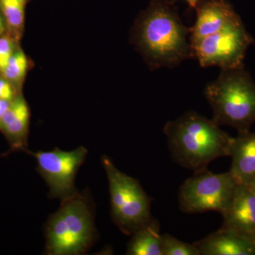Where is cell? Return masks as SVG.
Segmentation results:
<instances>
[{
    "mask_svg": "<svg viewBox=\"0 0 255 255\" xmlns=\"http://www.w3.org/2000/svg\"><path fill=\"white\" fill-rule=\"evenodd\" d=\"M196 19L191 28L190 43L217 33L241 20L226 0H207L196 6Z\"/></svg>",
    "mask_w": 255,
    "mask_h": 255,
    "instance_id": "obj_9",
    "label": "cell"
},
{
    "mask_svg": "<svg viewBox=\"0 0 255 255\" xmlns=\"http://www.w3.org/2000/svg\"><path fill=\"white\" fill-rule=\"evenodd\" d=\"M184 1L188 3L191 7L196 8V6L200 2L201 0H184Z\"/></svg>",
    "mask_w": 255,
    "mask_h": 255,
    "instance_id": "obj_22",
    "label": "cell"
},
{
    "mask_svg": "<svg viewBox=\"0 0 255 255\" xmlns=\"http://www.w3.org/2000/svg\"><path fill=\"white\" fill-rule=\"evenodd\" d=\"M107 172L114 223L127 235H132L151 220L149 196L136 179L119 171L108 157H102Z\"/></svg>",
    "mask_w": 255,
    "mask_h": 255,
    "instance_id": "obj_5",
    "label": "cell"
},
{
    "mask_svg": "<svg viewBox=\"0 0 255 255\" xmlns=\"http://www.w3.org/2000/svg\"><path fill=\"white\" fill-rule=\"evenodd\" d=\"M14 91L9 82L0 79V100L12 101Z\"/></svg>",
    "mask_w": 255,
    "mask_h": 255,
    "instance_id": "obj_19",
    "label": "cell"
},
{
    "mask_svg": "<svg viewBox=\"0 0 255 255\" xmlns=\"http://www.w3.org/2000/svg\"><path fill=\"white\" fill-rule=\"evenodd\" d=\"M191 28L166 1H154L138 25V45L153 68H172L193 58Z\"/></svg>",
    "mask_w": 255,
    "mask_h": 255,
    "instance_id": "obj_2",
    "label": "cell"
},
{
    "mask_svg": "<svg viewBox=\"0 0 255 255\" xmlns=\"http://www.w3.org/2000/svg\"><path fill=\"white\" fill-rule=\"evenodd\" d=\"M230 157V169L240 184H245L255 175V132L238 134L234 137Z\"/></svg>",
    "mask_w": 255,
    "mask_h": 255,
    "instance_id": "obj_12",
    "label": "cell"
},
{
    "mask_svg": "<svg viewBox=\"0 0 255 255\" xmlns=\"http://www.w3.org/2000/svg\"><path fill=\"white\" fill-rule=\"evenodd\" d=\"M0 2L8 24L21 27L24 21L25 0H0Z\"/></svg>",
    "mask_w": 255,
    "mask_h": 255,
    "instance_id": "obj_15",
    "label": "cell"
},
{
    "mask_svg": "<svg viewBox=\"0 0 255 255\" xmlns=\"http://www.w3.org/2000/svg\"><path fill=\"white\" fill-rule=\"evenodd\" d=\"M239 184L231 171L221 174L207 169L196 172L179 189V207L185 214L216 211L222 214Z\"/></svg>",
    "mask_w": 255,
    "mask_h": 255,
    "instance_id": "obj_6",
    "label": "cell"
},
{
    "mask_svg": "<svg viewBox=\"0 0 255 255\" xmlns=\"http://www.w3.org/2000/svg\"><path fill=\"white\" fill-rule=\"evenodd\" d=\"M253 42L242 20L217 33L190 43L193 58L201 66H218L221 70L245 68L247 50Z\"/></svg>",
    "mask_w": 255,
    "mask_h": 255,
    "instance_id": "obj_7",
    "label": "cell"
},
{
    "mask_svg": "<svg viewBox=\"0 0 255 255\" xmlns=\"http://www.w3.org/2000/svg\"><path fill=\"white\" fill-rule=\"evenodd\" d=\"M28 69V60L21 50L14 52L3 70L5 78L13 82H19L26 75Z\"/></svg>",
    "mask_w": 255,
    "mask_h": 255,
    "instance_id": "obj_14",
    "label": "cell"
},
{
    "mask_svg": "<svg viewBox=\"0 0 255 255\" xmlns=\"http://www.w3.org/2000/svg\"><path fill=\"white\" fill-rule=\"evenodd\" d=\"M162 238L163 255H201L194 244L184 243L169 234L162 235Z\"/></svg>",
    "mask_w": 255,
    "mask_h": 255,
    "instance_id": "obj_16",
    "label": "cell"
},
{
    "mask_svg": "<svg viewBox=\"0 0 255 255\" xmlns=\"http://www.w3.org/2000/svg\"><path fill=\"white\" fill-rule=\"evenodd\" d=\"M14 53L12 41L9 38H0V70L3 71Z\"/></svg>",
    "mask_w": 255,
    "mask_h": 255,
    "instance_id": "obj_18",
    "label": "cell"
},
{
    "mask_svg": "<svg viewBox=\"0 0 255 255\" xmlns=\"http://www.w3.org/2000/svg\"><path fill=\"white\" fill-rule=\"evenodd\" d=\"M87 154V149L82 146L70 152L55 148L32 153L36 157L38 172L50 188V197L64 201L75 195V175Z\"/></svg>",
    "mask_w": 255,
    "mask_h": 255,
    "instance_id": "obj_8",
    "label": "cell"
},
{
    "mask_svg": "<svg viewBox=\"0 0 255 255\" xmlns=\"http://www.w3.org/2000/svg\"><path fill=\"white\" fill-rule=\"evenodd\" d=\"M12 101L0 100V118L4 115L6 110L9 109V106L11 105Z\"/></svg>",
    "mask_w": 255,
    "mask_h": 255,
    "instance_id": "obj_20",
    "label": "cell"
},
{
    "mask_svg": "<svg viewBox=\"0 0 255 255\" xmlns=\"http://www.w3.org/2000/svg\"><path fill=\"white\" fill-rule=\"evenodd\" d=\"M50 217L46 228L48 255H78L86 252L95 236L93 216L85 198L73 196Z\"/></svg>",
    "mask_w": 255,
    "mask_h": 255,
    "instance_id": "obj_4",
    "label": "cell"
},
{
    "mask_svg": "<svg viewBox=\"0 0 255 255\" xmlns=\"http://www.w3.org/2000/svg\"><path fill=\"white\" fill-rule=\"evenodd\" d=\"M222 227L255 243V196L239 184L229 205L222 214Z\"/></svg>",
    "mask_w": 255,
    "mask_h": 255,
    "instance_id": "obj_10",
    "label": "cell"
},
{
    "mask_svg": "<svg viewBox=\"0 0 255 255\" xmlns=\"http://www.w3.org/2000/svg\"><path fill=\"white\" fill-rule=\"evenodd\" d=\"M204 95L220 127L234 128L238 134L250 132L255 122V83L245 68L221 70Z\"/></svg>",
    "mask_w": 255,
    "mask_h": 255,
    "instance_id": "obj_3",
    "label": "cell"
},
{
    "mask_svg": "<svg viewBox=\"0 0 255 255\" xmlns=\"http://www.w3.org/2000/svg\"><path fill=\"white\" fill-rule=\"evenodd\" d=\"M243 184L246 186L248 190L253 193L255 196V175L253 178H251L250 180H248V182Z\"/></svg>",
    "mask_w": 255,
    "mask_h": 255,
    "instance_id": "obj_21",
    "label": "cell"
},
{
    "mask_svg": "<svg viewBox=\"0 0 255 255\" xmlns=\"http://www.w3.org/2000/svg\"><path fill=\"white\" fill-rule=\"evenodd\" d=\"M4 23L3 21L2 17H1V14H0V34L4 31Z\"/></svg>",
    "mask_w": 255,
    "mask_h": 255,
    "instance_id": "obj_23",
    "label": "cell"
},
{
    "mask_svg": "<svg viewBox=\"0 0 255 255\" xmlns=\"http://www.w3.org/2000/svg\"><path fill=\"white\" fill-rule=\"evenodd\" d=\"M253 44H254V45H255V40H253Z\"/></svg>",
    "mask_w": 255,
    "mask_h": 255,
    "instance_id": "obj_24",
    "label": "cell"
},
{
    "mask_svg": "<svg viewBox=\"0 0 255 255\" xmlns=\"http://www.w3.org/2000/svg\"><path fill=\"white\" fill-rule=\"evenodd\" d=\"M29 111L26 102L23 97H18L11 102L9 109L6 110L4 115L0 118V130L7 126L8 124L14 122L15 119L21 114Z\"/></svg>",
    "mask_w": 255,
    "mask_h": 255,
    "instance_id": "obj_17",
    "label": "cell"
},
{
    "mask_svg": "<svg viewBox=\"0 0 255 255\" xmlns=\"http://www.w3.org/2000/svg\"><path fill=\"white\" fill-rule=\"evenodd\" d=\"M193 244L201 255H255V242L223 227Z\"/></svg>",
    "mask_w": 255,
    "mask_h": 255,
    "instance_id": "obj_11",
    "label": "cell"
},
{
    "mask_svg": "<svg viewBox=\"0 0 255 255\" xmlns=\"http://www.w3.org/2000/svg\"><path fill=\"white\" fill-rule=\"evenodd\" d=\"M164 132L174 161L194 173L207 169L214 159L230 157L234 141L213 119L194 112L169 121Z\"/></svg>",
    "mask_w": 255,
    "mask_h": 255,
    "instance_id": "obj_1",
    "label": "cell"
},
{
    "mask_svg": "<svg viewBox=\"0 0 255 255\" xmlns=\"http://www.w3.org/2000/svg\"><path fill=\"white\" fill-rule=\"evenodd\" d=\"M157 221L152 219L132 234L127 248V255H163L162 238Z\"/></svg>",
    "mask_w": 255,
    "mask_h": 255,
    "instance_id": "obj_13",
    "label": "cell"
}]
</instances>
